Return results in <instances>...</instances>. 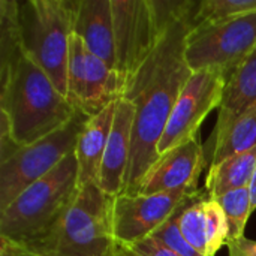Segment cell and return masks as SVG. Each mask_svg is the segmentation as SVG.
Segmentation results:
<instances>
[{"label":"cell","instance_id":"cell-5","mask_svg":"<svg viewBox=\"0 0 256 256\" xmlns=\"http://www.w3.org/2000/svg\"><path fill=\"white\" fill-rule=\"evenodd\" d=\"M112 196L98 183L80 189L58 228L39 256H112Z\"/></svg>","mask_w":256,"mask_h":256},{"label":"cell","instance_id":"cell-12","mask_svg":"<svg viewBox=\"0 0 256 256\" xmlns=\"http://www.w3.org/2000/svg\"><path fill=\"white\" fill-rule=\"evenodd\" d=\"M206 164V152L198 138L162 154L141 182L138 194L156 195L184 188H196Z\"/></svg>","mask_w":256,"mask_h":256},{"label":"cell","instance_id":"cell-25","mask_svg":"<svg viewBox=\"0 0 256 256\" xmlns=\"http://www.w3.org/2000/svg\"><path fill=\"white\" fill-rule=\"evenodd\" d=\"M0 256H36L28 249L0 237Z\"/></svg>","mask_w":256,"mask_h":256},{"label":"cell","instance_id":"cell-13","mask_svg":"<svg viewBox=\"0 0 256 256\" xmlns=\"http://www.w3.org/2000/svg\"><path fill=\"white\" fill-rule=\"evenodd\" d=\"M135 110L132 104L128 99L120 98L116 102L114 122L98 180L99 188L112 198L122 195L123 192L124 178L130 160Z\"/></svg>","mask_w":256,"mask_h":256},{"label":"cell","instance_id":"cell-8","mask_svg":"<svg viewBox=\"0 0 256 256\" xmlns=\"http://www.w3.org/2000/svg\"><path fill=\"white\" fill-rule=\"evenodd\" d=\"M124 87L126 78L117 69L92 54L81 38H70L68 100L76 112L86 117L99 114L123 96Z\"/></svg>","mask_w":256,"mask_h":256},{"label":"cell","instance_id":"cell-17","mask_svg":"<svg viewBox=\"0 0 256 256\" xmlns=\"http://www.w3.org/2000/svg\"><path fill=\"white\" fill-rule=\"evenodd\" d=\"M256 171V147L234 154L218 165H212L206 190L210 198L216 200L231 190L249 188Z\"/></svg>","mask_w":256,"mask_h":256},{"label":"cell","instance_id":"cell-9","mask_svg":"<svg viewBox=\"0 0 256 256\" xmlns=\"http://www.w3.org/2000/svg\"><path fill=\"white\" fill-rule=\"evenodd\" d=\"M228 74L219 68L195 70L183 87L158 144L159 158L183 142L198 138L206 117L220 106Z\"/></svg>","mask_w":256,"mask_h":256},{"label":"cell","instance_id":"cell-7","mask_svg":"<svg viewBox=\"0 0 256 256\" xmlns=\"http://www.w3.org/2000/svg\"><path fill=\"white\" fill-rule=\"evenodd\" d=\"M256 12L194 27L188 34L186 62L192 72L219 68L228 75L255 50Z\"/></svg>","mask_w":256,"mask_h":256},{"label":"cell","instance_id":"cell-11","mask_svg":"<svg viewBox=\"0 0 256 256\" xmlns=\"http://www.w3.org/2000/svg\"><path fill=\"white\" fill-rule=\"evenodd\" d=\"M198 188H184L156 195H118L112 198V236L118 244H132L152 237L168 222Z\"/></svg>","mask_w":256,"mask_h":256},{"label":"cell","instance_id":"cell-3","mask_svg":"<svg viewBox=\"0 0 256 256\" xmlns=\"http://www.w3.org/2000/svg\"><path fill=\"white\" fill-rule=\"evenodd\" d=\"M80 194L75 152L0 212V237L40 255Z\"/></svg>","mask_w":256,"mask_h":256},{"label":"cell","instance_id":"cell-26","mask_svg":"<svg viewBox=\"0 0 256 256\" xmlns=\"http://www.w3.org/2000/svg\"><path fill=\"white\" fill-rule=\"evenodd\" d=\"M249 190H250V198H252V208L254 212L256 210V171L252 177V182L249 184Z\"/></svg>","mask_w":256,"mask_h":256},{"label":"cell","instance_id":"cell-4","mask_svg":"<svg viewBox=\"0 0 256 256\" xmlns=\"http://www.w3.org/2000/svg\"><path fill=\"white\" fill-rule=\"evenodd\" d=\"M80 0L18 2V32L24 52L68 98L69 44Z\"/></svg>","mask_w":256,"mask_h":256},{"label":"cell","instance_id":"cell-14","mask_svg":"<svg viewBox=\"0 0 256 256\" xmlns=\"http://www.w3.org/2000/svg\"><path fill=\"white\" fill-rule=\"evenodd\" d=\"M74 33L92 54L117 69L111 0H80Z\"/></svg>","mask_w":256,"mask_h":256},{"label":"cell","instance_id":"cell-6","mask_svg":"<svg viewBox=\"0 0 256 256\" xmlns=\"http://www.w3.org/2000/svg\"><path fill=\"white\" fill-rule=\"evenodd\" d=\"M87 118L78 112L68 126L54 134L0 153V212L75 152L78 135Z\"/></svg>","mask_w":256,"mask_h":256},{"label":"cell","instance_id":"cell-21","mask_svg":"<svg viewBox=\"0 0 256 256\" xmlns=\"http://www.w3.org/2000/svg\"><path fill=\"white\" fill-rule=\"evenodd\" d=\"M216 201L222 207L224 214L228 222V228H230V242L228 243L244 237L246 224L254 212L249 188L231 190V192L216 198Z\"/></svg>","mask_w":256,"mask_h":256},{"label":"cell","instance_id":"cell-2","mask_svg":"<svg viewBox=\"0 0 256 256\" xmlns=\"http://www.w3.org/2000/svg\"><path fill=\"white\" fill-rule=\"evenodd\" d=\"M0 136L33 144L68 126L76 111L50 76L24 52L0 58Z\"/></svg>","mask_w":256,"mask_h":256},{"label":"cell","instance_id":"cell-20","mask_svg":"<svg viewBox=\"0 0 256 256\" xmlns=\"http://www.w3.org/2000/svg\"><path fill=\"white\" fill-rule=\"evenodd\" d=\"M256 12V0H201L192 10V28Z\"/></svg>","mask_w":256,"mask_h":256},{"label":"cell","instance_id":"cell-23","mask_svg":"<svg viewBox=\"0 0 256 256\" xmlns=\"http://www.w3.org/2000/svg\"><path fill=\"white\" fill-rule=\"evenodd\" d=\"M112 256H178L172 250L165 248L154 237H147L141 242L132 244H118L116 243Z\"/></svg>","mask_w":256,"mask_h":256},{"label":"cell","instance_id":"cell-15","mask_svg":"<svg viewBox=\"0 0 256 256\" xmlns=\"http://www.w3.org/2000/svg\"><path fill=\"white\" fill-rule=\"evenodd\" d=\"M116 114V102L106 106L99 114L88 117L78 135L75 158L78 164V186L80 189L98 183L100 165L106 150Z\"/></svg>","mask_w":256,"mask_h":256},{"label":"cell","instance_id":"cell-18","mask_svg":"<svg viewBox=\"0 0 256 256\" xmlns=\"http://www.w3.org/2000/svg\"><path fill=\"white\" fill-rule=\"evenodd\" d=\"M254 147H256V105L232 122L220 136L213 140L210 166Z\"/></svg>","mask_w":256,"mask_h":256},{"label":"cell","instance_id":"cell-22","mask_svg":"<svg viewBox=\"0 0 256 256\" xmlns=\"http://www.w3.org/2000/svg\"><path fill=\"white\" fill-rule=\"evenodd\" d=\"M178 212V210H177ZM176 214L165 222L152 237H154L158 242H160L165 248H168L170 250H172L176 255L178 256H204L201 255L194 246H190L186 238L182 236L180 230H178V216Z\"/></svg>","mask_w":256,"mask_h":256},{"label":"cell","instance_id":"cell-1","mask_svg":"<svg viewBox=\"0 0 256 256\" xmlns=\"http://www.w3.org/2000/svg\"><path fill=\"white\" fill-rule=\"evenodd\" d=\"M194 4L189 0L186 10L168 24L153 52L126 81L122 98L132 104L135 120L122 195H136L142 178L158 162V144L183 87L194 74L186 62Z\"/></svg>","mask_w":256,"mask_h":256},{"label":"cell","instance_id":"cell-24","mask_svg":"<svg viewBox=\"0 0 256 256\" xmlns=\"http://www.w3.org/2000/svg\"><path fill=\"white\" fill-rule=\"evenodd\" d=\"M228 256H256V242L242 237L228 243Z\"/></svg>","mask_w":256,"mask_h":256},{"label":"cell","instance_id":"cell-19","mask_svg":"<svg viewBox=\"0 0 256 256\" xmlns=\"http://www.w3.org/2000/svg\"><path fill=\"white\" fill-rule=\"evenodd\" d=\"M207 190H196L189 196L178 208V230L186 242L194 246L201 255L212 256L210 254V234L208 219L206 213Z\"/></svg>","mask_w":256,"mask_h":256},{"label":"cell","instance_id":"cell-16","mask_svg":"<svg viewBox=\"0 0 256 256\" xmlns=\"http://www.w3.org/2000/svg\"><path fill=\"white\" fill-rule=\"evenodd\" d=\"M256 105V46L228 75L212 141L220 136L240 116Z\"/></svg>","mask_w":256,"mask_h":256},{"label":"cell","instance_id":"cell-10","mask_svg":"<svg viewBox=\"0 0 256 256\" xmlns=\"http://www.w3.org/2000/svg\"><path fill=\"white\" fill-rule=\"evenodd\" d=\"M117 70L126 81L141 68L158 45L164 30L153 0H111Z\"/></svg>","mask_w":256,"mask_h":256}]
</instances>
